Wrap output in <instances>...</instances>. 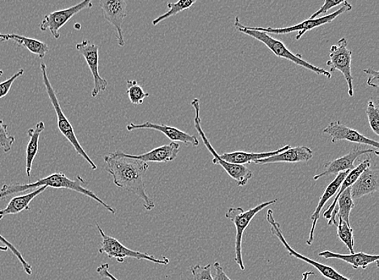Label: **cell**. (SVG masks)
Wrapping results in <instances>:
<instances>
[{"label": "cell", "mask_w": 379, "mask_h": 280, "mask_svg": "<svg viewBox=\"0 0 379 280\" xmlns=\"http://www.w3.org/2000/svg\"><path fill=\"white\" fill-rule=\"evenodd\" d=\"M104 159L107 164L106 172L112 175L114 184L138 196L147 211L153 210L155 202L147 195L144 183L149 165L119 151L109 153Z\"/></svg>", "instance_id": "cell-1"}, {"label": "cell", "mask_w": 379, "mask_h": 280, "mask_svg": "<svg viewBox=\"0 0 379 280\" xmlns=\"http://www.w3.org/2000/svg\"><path fill=\"white\" fill-rule=\"evenodd\" d=\"M235 29L245 35H248L254 39L259 41L263 44L268 49H271L274 55L277 57L287 59L288 61L294 63L299 67L306 68L312 71L318 75L325 76L328 79L332 78V74L325 69L316 67L309 63L305 61L299 53L294 54L291 52L290 49L285 46V44L281 41L275 39L271 35L266 34V32L256 31L251 29V27L244 26L240 23V19L235 18Z\"/></svg>", "instance_id": "cell-2"}, {"label": "cell", "mask_w": 379, "mask_h": 280, "mask_svg": "<svg viewBox=\"0 0 379 280\" xmlns=\"http://www.w3.org/2000/svg\"><path fill=\"white\" fill-rule=\"evenodd\" d=\"M41 70L44 85L46 87L49 100H51L54 111H56L57 115L58 127L59 131L61 132V134L69 141L76 153H78V155L84 158L85 160L89 163L93 171H96L97 169V165L92 160L91 158L87 155L83 146L80 145L79 140L77 139L73 125H71L68 117L65 116L62 108L60 106L56 93L54 91L53 86L48 78L47 68L45 63L41 64Z\"/></svg>", "instance_id": "cell-3"}, {"label": "cell", "mask_w": 379, "mask_h": 280, "mask_svg": "<svg viewBox=\"0 0 379 280\" xmlns=\"http://www.w3.org/2000/svg\"><path fill=\"white\" fill-rule=\"evenodd\" d=\"M278 199L261 203V205L256 206L248 211H244L243 208L237 207L230 208L225 217L235 224L236 229L235 252V262L237 265L242 272L245 271L244 265L243 256H242V240L243 235L247 228L249 227L250 223L258 213L265 208L275 205Z\"/></svg>", "instance_id": "cell-4"}, {"label": "cell", "mask_w": 379, "mask_h": 280, "mask_svg": "<svg viewBox=\"0 0 379 280\" xmlns=\"http://www.w3.org/2000/svg\"><path fill=\"white\" fill-rule=\"evenodd\" d=\"M191 106L195 109L196 116L194 117V127L199 134L203 144L207 148V150L211 152L213 155L212 163L221 166L225 171L228 174L230 177H232L239 186H244L249 183V181L252 178V172L251 170L245 167L244 165L233 164L223 160L220 155L213 149L210 141L207 139L204 131L201 128V120L200 117V101L199 98H194L191 102Z\"/></svg>", "instance_id": "cell-5"}, {"label": "cell", "mask_w": 379, "mask_h": 280, "mask_svg": "<svg viewBox=\"0 0 379 280\" xmlns=\"http://www.w3.org/2000/svg\"><path fill=\"white\" fill-rule=\"evenodd\" d=\"M97 227L102 238L101 246L99 249V253L106 255L109 259H115L120 263L124 262L125 259H135L149 261L158 265L167 266L169 265L170 260L167 257H163V259H158L155 256L142 253L140 251L130 250L123 243H120L118 239L106 234L97 223Z\"/></svg>", "instance_id": "cell-6"}, {"label": "cell", "mask_w": 379, "mask_h": 280, "mask_svg": "<svg viewBox=\"0 0 379 280\" xmlns=\"http://www.w3.org/2000/svg\"><path fill=\"white\" fill-rule=\"evenodd\" d=\"M353 9L352 5L347 1H344L336 12L329 14L325 16H322L321 18L316 19H307L298 25L290 26L287 27H279V29H273V27H251L252 30L256 31H261L266 32V34H273L277 35L289 34L290 32L295 31L299 32L296 36V40H300V38L303 37L306 32L316 29V27H321L323 25L331 23L335 19H337L339 15L349 12Z\"/></svg>", "instance_id": "cell-7"}, {"label": "cell", "mask_w": 379, "mask_h": 280, "mask_svg": "<svg viewBox=\"0 0 379 280\" xmlns=\"http://www.w3.org/2000/svg\"><path fill=\"white\" fill-rule=\"evenodd\" d=\"M267 222L271 226V233L273 236H275L280 241L285 250L288 251L289 255L295 257L297 260L304 261L306 263H309V265L314 267L317 269L318 272H320L323 277H325L328 279L330 280H352L347 277L342 276V274H340L337 271L335 270L334 268L329 267L323 263L312 260L303 255L299 253V252L295 251L292 247H291L287 240L285 239L284 235L282 234V230L281 228V224L276 222L275 218L273 217V211L272 210H268L266 215Z\"/></svg>", "instance_id": "cell-8"}, {"label": "cell", "mask_w": 379, "mask_h": 280, "mask_svg": "<svg viewBox=\"0 0 379 280\" xmlns=\"http://www.w3.org/2000/svg\"><path fill=\"white\" fill-rule=\"evenodd\" d=\"M329 58L330 59L327 62V65L330 68L329 72L339 70L342 73L347 82L349 96L354 97V78L351 69L352 51L348 49V41L346 38H342L331 47Z\"/></svg>", "instance_id": "cell-9"}, {"label": "cell", "mask_w": 379, "mask_h": 280, "mask_svg": "<svg viewBox=\"0 0 379 280\" xmlns=\"http://www.w3.org/2000/svg\"><path fill=\"white\" fill-rule=\"evenodd\" d=\"M92 8L91 0H84L74 6H71L67 9L56 11L45 15V18L40 24V30L43 32L49 30L51 35L56 40L60 37V30L68 23V22L73 18L74 16L82 11L90 9Z\"/></svg>", "instance_id": "cell-10"}, {"label": "cell", "mask_w": 379, "mask_h": 280, "mask_svg": "<svg viewBox=\"0 0 379 280\" xmlns=\"http://www.w3.org/2000/svg\"><path fill=\"white\" fill-rule=\"evenodd\" d=\"M76 49L85 59L91 70L94 87L92 91V97L97 98L101 92L107 89L108 82L99 74V47L89 41L84 40L77 44Z\"/></svg>", "instance_id": "cell-11"}, {"label": "cell", "mask_w": 379, "mask_h": 280, "mask_svg": "<svg viewBox=\"0 0 379 280\" xmlns=\"http://www.w3.org/2000/svg\"><path fill=\"white\" fill-rule=\"evenodd\" d=\"M99 5L103 11L104 18L117 30L118 46L124 47L123 25L128 16V2L124 0H100Z\"/></svg>", "instance_id": "cell-12"}, {"label": "cell", "mask_w": 379, "mask_h": 280, "mask_svg": "<svg viewBox=\"0 0 379 280\" xmlns=\"http://www.w3.org/2000/svg\"><path fill=\"white\" fill-rule=\"evenodd\" d=\"M323 133L331 136L333 144H336L337 141H347L359 145L369 146L378 151L379 145L378 141L368 139L366 136L361 134L359 132L342 124L340 120L329 124L323 130Z\"/></svg>", "instance_id": "cell-13"}, {"label": "cell", "mask_w": 379, "mask_h": 280, "mask_svg": "<svg viewBox=\"0 0 379 280\" xmlns=\"http://www.w3.org/2000/svg\"><path fill=\"white\" fill-rule=\"evenodd\" d=\"M371 153H375L376 156L379 155V152L377 150L362 149L360 147H355L348 155L334 159V160L326 163L325 166H324L325 170L322 173L316 174L314 179L317 181L329 174H338L344 172H350L355 168L354 163L356 159L361 155Z\"/></svg>", "instance_id": "cell-14"}, {"label": "cell", "mask_w": 379, "mask_h": 280, "mask_svg": "<svg viewBox=\"0 0 379 280\" xmlns=\"http://www.w3.org/2000/svg\"><path fill=\"white\" fill-rule=\"evenodd\" d=\"M126 129H128V132L138 129L156 130L166 135L168 139L172 141L183 142L186 146L191 145L195 147L199 146V141L197 139L196 136L187 134L182 130L166 125L156 124L150 122L139 125L130 123L126 126Z\"/></svg>", "instance_id": "cell-15"}, {"label": "cell", "mask_w": 379, "mask_h": 280, "mask_svg": "<svg viewBox=\"0 0 379 280\" xmlns=\"http://www.w3.org/2000/svg\"><path fill=\"white\" fill-rule=\"evenodd\" d=\"M351 196L353 200L375 193L379 189L378 169L366 168L356 182L351 186Z\"/></svg>", "instance_id": "cell-16"}, {"label": "cell", "mask_w": 379, "mask_h": 280, "mask_svg": "<svg viewBox=\"0 0 379 280\" xmlns=\"http://www.w3.org/2000/svg\"><path fill=\"white\" fill-rule=\"evenodd\" d=\"M349 172H344L339 173L337 175V177L335 178L333 181H332V183L329 184L327 186L325 191H324L323 194L321 197L320 201H318V204L316 208L315 212L312 213V215L311 217V219H312V224L310 234L309 236V239H307L306 241V243L307 245L311 246L313 241H314L315 230L318 219H320L321 217V210H323V208L324 207V205H325L326 203L332 198V197L337 195V191L340 188V186H342L344 179L346 177H347Z\"/></svg>", "instance_id": "cell-17"}, {"label": "cell", "mask_w": 379, "mask_h": 280, "mask_svg": "<svg viewBox=\"0 0 379 280\" xmlns=\"http://www.w3.org/2000/svg\"><path fill=\"white\" fill-rule=\"evenodd\" d=\"M314 156V153L309 147L297 146L290 147V149L278 153L277 155L259 159L254 162L255 164L265 165L278 163H303L309 162Z\"/></svg>", "instance_id": "cell-18"}, {"label": "cell", "mask_w": 379, "mask_h": 280, "mask_svg": "<svg viewBox=\"0 0 379 280\" xmlns=\"http://www.w3.org/2000/svg\"><path fill=\"white\" fill-rule=\"evenodd\" d=\"M178 142H170L169 144L155 148L150 151L142 153L139 155H131L132 158L139 159L144 163H167L173 162L177 158L180 152Z\"/></svg>", "instance_id": "cell-19"}, {"label": "cell", "mask_w": 379, "mask_h": 280, "mask_svg": "<svg viewBox=\"0 0 379 280\" xmlns=\"http://www.w3.org/2000/svg\"><path fill=\"white\" fill-rule=\"evenodd\" d=\"M318 256L324 257L326 260L335 259L344 261L349 263L353 267L355 270L358 269H366L368 266L373 262H376V265L378 267L379 256L377 255H368L364 252H359V253H354L350 255H342L334 253L330 250H324L318 254Z\"/></svg>", "instance_id": "cell-20"}, {"label": "cell", "mask_w": 379, "mask_h": 280, "mask_svg": "<svg viewBox=\"0 0 379 280\" xmlns=\"http://www.w3.org/2000/svg\"><path fill=\"white\" fill-rule=\"evenodd\" d=\"M47 189V186H42V188L35 189L29 194L14 197L9 201L6 208L0 210V219L8 215H15V214H18L23 211L30 210V205L32 201L35 200L37 196L41 195Z\"/></svg>", "instance_id": "cell-21"}, {"label": "cell", "mask_w": 379, "mask_h": 280, "mask_svg": "<svg viewBox=\"0 0 379 280\" xmlns=\"http://www.w3.org/2000/svg\"><path fill=\"white\" fill-rule=\"evenodd\" d=\"M290 145H287L275 151L265 153H248L244 151L225 153L223 155H220V158L223 160L230 163L244 165L247 163H254L256 160H259V159L277 155L278 153L290 149Z\"/></svg>", "instance_id": "cell-22"}, {"label": "cell", "mask_w": 379, "mask_h": 280, "mask_svg": "<svg viewBox=\"0 0 379 280\" xmlns=\"http://www.w3.org/2000/svg\"><path fill=\"white\" fill-rule=\"evenodd\" d=\"M371 166V160L370 158L365 159L364 162H361L358 166L355 167L354 169L352 170L345 177L343 181L342 186L339 189L336 197L332 205L328 207V210L323 212V217L329 219L332 217V214L335 210H336L337 202L339 199L340 195L342 194V192L346 189L351 188V186L353 185L356 179H358L362 172L365 171L366 168H369Z\"/></svg>", "instance_id": "cell-23"}, {"label": "cell", "mask_w": 379, "mask_h": 280, "mask_svg": "<svg viewBox=\"0 0 379 280\" xmlns=\"http://www.w3.org/2000/svg\"><path fill=\"white\" fill-rule=\"evenodd\" d=\"M44 129H45V124L40 122L35 125V128L30 129L27 132L30 141L26 148V174L29 178L31 177L32 163L37 155L40 136Z\"/></svg>", "instance_id": "cell-24"}, {"label": "cell", "mask_w": 379, "mask_h": 280, "mask_svg": "<svg viewBox=\"0 0 379 280\" xmlns=\"http://www.w3.org/2000/svg\"><path fill=\"white\" fill-rule=\"evenodd\" d=\"M337 210H335L332 214V217L328 219V226H336L337 217L342 218L343 221L350 226L349 217L351 211L354 208V202L351 196L350 188L346 189L342 192V194L340 196L337 202ZM336 206V207H337Z\"/></svg>", "instance_id": "cell-25"}, {"label": "cell", "mask_w": 379, "mask_h": 280, "mask_svg": "<svg viewBox=\"0 0 379 280\" xmlns=\"http://www.w3.org/2000/svg\"><path fill=\"white\" fill-rule=\"evenodd\" d=\"M8 40L18 43L19 46H24L32 53L36 54L38 58L42 59L46 57L49 52V46L46 43L34 39V38L8 34Z\"/></svg>", "instance_id": "cell-26"}, {"label": "cell", "mask_w": 379, "mask_h": 280, "mask_svg": "<svg viewBox=\"0 0 379 280\" xmlns=\"http://www.w3.org/2000/svg\"><path fill=\"white\" fill-rule=\"evenodd\" d=\"M196 0H180V1L177 3H168V12L159 15V18L154 20L152 21V25L154 26H157L161 22L170 18H173V16L177 15L180 13L190 8L194 4H196Z\"/></svg>", "instance_id": "cell-27"}, {"label": "cell", "mask_w": 379, "mask_h": 280, "mask_svg": "<svg viewBox=\"0 0 379 280\" xmlns=\"http://www.w3.org/2000/svg\"><path fill=\"white\" fill-rule=\"evenodd\" d=\"M337 234L338 238L347 246L350 254H354V229L347 223L344 222L342 218L338 217V222L336 224Z\"/></svg>", "instance_id": "cell-28"}, {"label": "cell", "mask_w": 379, "mask_h": 280, "mask_svg": "<svg viewBox=\"0 0 379 280\" xmlns=\"http://www.w3.org/2000/svg\"><path fill=\"white\" fill-rule=\"evenodd\" d=\"M126 84H128L126 93L130 103L134 106H141L144 103L145 98L149 97V93L145 92L136 80H128Z\"/></svg>", "instance_id": "cell-29"}, {"label": "cell", "mask_w": 379, "mask_h": 280, "mask_svg": "<svg viewBox=\"0 0 379 280\" xmlns=\"http://www.w3.org/2000/svg\"><path fill=\"white\" fill-rule=\"evenodd\" d=\"M15 142V137L8 133V125L0 119V147L4 153H8L12 150Z\"/></svg>", "instance_id": "cell-30"}, {"label": "cell", "mask_w": 379, "mask_h": 280, "mask_svg": "<svg viewBox=\"0 0 379 280\" xmlns=\"http://www.w3.org/2000/svg\"><path fill=\"white\" fill-rule=\"evenodd\" d=\"M366 116L369 122L371 128L373 133L379 135V110L373 101L368 103L366 108Z\"/></svg>", "instance_id": "cell-31"}, {"label": "cell", "mask_w": 379, "mask_h": 280, "mask_svg": "<svg viewBox=\"0 0 379 280\" xmlns=\"http://www.w3.org/2000/svg\"><path fill=\"white\" fill-rule=\"evenodd\" d=\"M0 243H2L4 246H7L8 248L13 252V254L16 257V259H18L21 263L22 267H23L25 272L27 274H29V276H31L32 273V267L30 263L27 262L25 259H24V257L20 254V252L16 249L12 243H10L6 238H4L1 234H0Z\"/></svg>", "instance_id": "cell-32"}, {"label": "cell", "mask_w": 379, "mask_h": 280, "mask_svg": "<svg viewBox=\"0 0 379 280\" xmlns=\"http://www.w3.org/2000/svg\"><path fill=\"white\" fill-rule=\"evenodd\" d=\"M194 280H214L211 273V265H194L190 267Z\"/></svg>", "instance_id": "cell-33"}, {"label": "cell", "mask_w": 379, "mask_h": 280, "mask_svg": "<svg viewBox=\"0 0 379 280\" xmlns=\"http://www.w3.org/2000/svg\"><path fill=\"white\" fill-rule=\"evenodd\" d=\"M25 73V71L23 69H20L18 71L15 75H13L12 77H10V78L7 80H5L2 82H0V98H2L5 96H6L11 89H12L13 84H14V82L20 78L22 75H23Z\"/></svg>", "instance_id": "cell-34"}, {"label": "cell", "mask_w": 379, "mask_h": 280, "mask_svg": "<svg viewBox=\"0 0 379 280\" xmlns=\"http://www.w3.org/2000/svg\"><path fill=\"white\" fill-rule=\"evenodd\" d=\"M344 0H326V1L324 2V4L321 7V8L320 10H318L316 13L313 14L311 16L310 19L318 18V15L327 13L328 10L337 7L338 6V5H342V4H344Z\"/></svg>", "instance_id": "cell-35"}, {"label": "cell", "mask_w": 379, "mask_h": 280, "mask_svg": "<svg viewBox=\"0 0 379 280\" xmlns=\"http://www.w3.org/2000/svg\"><path fill=\"white\" fill-rule=\"evenodd\" d=\"M97 272L100 274L103 279H108L109 280H118L109 272L108 263H104L100 267L97 268Z\"/></svg>", "instance_id": "cell-36"}, {"label": "cell", "mask_w": 379, "mask_h": 280, "mask_svg": "<svg viewBox=\"0 0 379 280\" xmlns=\"http://www.w3.org/2000/svg\"><path fill=\"white\" fill-rule=\"evenodd\" d=\"M213 267L214 271H216V274H214L213 277L214 280H232L230 279L228 274L225 273L220 263H219L218 262H214Z\"/></svg>", "instance_id": "cell-37"}, {"label": "cell", "mask_w": 379, "mask_h": 280, "mask_svg": "<svg viewBox=\"0 0 379 280\" xmlns=\"http://www.w3.org/2000/svg\"><path fill=\"white\" fill-rule=\"evenodd\" d=\"M364 72L370 75V78L366 82L368 86L376 87L377 89L378 86L375 84V82L378 81V71L373 68H368L364 70Z\"/></svg>", "instance_id": "cell-38"}, {"label": "cell", "mask_w": 379, "mask_h": 280, "mask_svg": "<svg viewBox=\"0 0 379 280\" xmlns=\"http://www.w3.org/2000/svg\"><path fill=\"white\" fill-rule=\"evenodd\" d=\"M311 276H316L315 272H306L303 274V278L301 280H309Z\"/></svg>", "instance_id": "cell-39"}, {"label": "cell", "mask_w": 379, "mask_h": 280, "mask_svg": "<svg viewBox=\"0 0 379 280\" xmlns=\"http://www.w3.org/2000/svg\"><path fill=\"white\" fill-rule=\"evenodd\" d=\"M0 40H2V41H9V40H8V34H0Z\"/></svg>", "instance_id": "cell-40"}, {"label": "cell", "mask_w": 379, "mask_h": 280, "mask_svg": "<svg viewBox=\"0 0 379 280\" xmlns=\"http://www.w3.org/2000/svg\"><path fill=\"white\" fill-rule=\"evenodd\" d=\"M8 250V248L7 246H0V251L7 252Z\"/></svg>", "instance_id": "cell-41"}]
</instances>
